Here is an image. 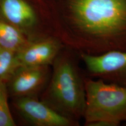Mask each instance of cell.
<instances>
[{
  "label": "cell",
  "mask_w": 126,
  "mask_h": 126,
  "mask_svg": "<svg viewBox=\"0 0 126 126\" xmlns=\"http://www.w3.org/2000/svg\"><path fill=\"white\" fill-rule=\"evenodd\" d=\"M67 11L63 37L79 53L126 51V0H68Z\"/></svg>",
  "instance_id": "6da1fadb"
},
{
  "label": "cell",
  "mask_w": 126,
  "mask_h": 126,
  "mask_svg": "<svg viewBox=\"0 0 126 126\" xmlns=\"http://www.w3.org/2000/svg\"><path fill=\"white\" fill-rule=\"evenodd\" d=\"M59 54L53 63L54 69L47 93L49 106L78 124L85 109V77L71 58Z\"/></svg>",
  "instance_id": "7a4b0ae2"
},
{
  "label": "cell",
  "mask_w": 126,
  "mask_h": 126,
  "mask_svg": "<svg viewBox=\"0 0 126 126\" xmlns=\"http://www.w3.org/2000/svg\"><path fill=\"white\" fill-rule=\"evenodd\" d=\"M0 11L6 22L21 30L32 28L37 21L33 8L25 0H1Z\"/></svg>",
  "instance_id": "ba28073f"
},
{
  "label": "cell",
  "mask_w": 126,
  "mask_h": 126,
  "mask_svg": "<svg viewBox=\"0 0 126 126\" xmlns=\"http://www.w3.org/2000/svg\"><path fill=\"white\" fill-rule=\"evenodd\" d=\"M19 66L16 52L0 47V80L8 81Z\"/></svg>",
  "instance_id": "30bf717a"
},
{
  "label": "cell",
  "mask_w": 126,
  "mask_h": 126,
  "mask_svg": "<svg viewBox=\"0 0 126 126\" xmlns=\"http://www.w3.org/2000/svg\"><path fill=\"white\" fill-rule=\"evenodd\" d=\"M88 76L126 88V51H110L100 55L79 53Z\"/></svg>",
  "instance_id": "277c9868"
},
{
  "label": "cell",
  "mask_w": 126,
  "mask_h": 126,
  "mask_svg": "<svg viewBox=\"0 0 126 126\" xmlns=\"http://www.w3.org/2000/svg\"><path fill=\"white\" fill-rule=\"evenodd\" d=\"M28 42L21 29L0 20V47L17 52Z\"/></svg>",
  "instance_id": "9c48e42d"
},
{
  "label": "cell",
  "mask_w": 126,
  "mask_h": 126,
  "mask_svg": "<svg viewBox=\"0 0 126 126\" xmlns=\"http://www.w3.org/2000/svg\"><path fill=\"white\" fill-rule=\"evenodd\" d=\"M7 82L0 80V126H14V122L8 103Z\"/></svg>",
  "instance_id": "8fae6325"
},
{
  "label": "cell",
  "mask_w": 126,
  "mask_h": 126,
  "mask_svg": "<svg viewBox=\"0 0 126 126\" xmlns=\"http://www.w3.org/2000/svg\"><path fill=\"white\" fill-rule=\"evenodd\" d=\"M86 126H118L126 122V88L85 77Z\"/></svg>",
  "instance_id": "3957f363"
},
{
  "label": "cell",
  "mask_w": 126,
  "mask_h": 126,
  "mask_svg": "<svg viewBox=\"0 0 126 126\" xmlns=\"http://www.w3.org/2000/svg\"><path fill=\"white\" fill-rule=\"evenodd\" d=\"M47 67L19 66L9 79L12 94L19 97L25 96L38 89L46 79Z\"/></svg>",
  "instance_id": "52a82bcc"
},
{
  "label": "cell",
  "mask_w": 126,
  "mask_h": 126,
  "mask_svg": "<svg viewBox=\"0 0 126 126\" xmlns=\"http://www.w3.org/2000/svg\"><path fill=\"white\" fill-rule=\"evenodd\" d=\"M62 48L61 41L55 37H48L30 42L16 52L20 66H48L54 63Z\"/></svg>",
  "instance_id": "8992f818"
},
{
  "label": "cell",
  "mask_w": 126,
  "mask_h": 126,
  "mask_svg": "<svg viewBox=\"0 0 126 126\" xmlns=\"http://www.w3.org/2000/svg\"><path fill=\"white\" fill-rule=\"evenodd\" d=\"M15 106L28 122L38 126H71L77 123L61 114L46 103L28 96L19 97Z\"/></svg>",
  "instance_id": "5b68a950"
}]
</instances>
